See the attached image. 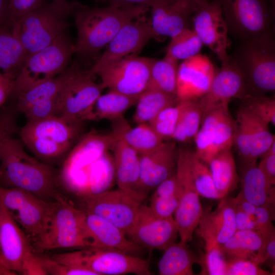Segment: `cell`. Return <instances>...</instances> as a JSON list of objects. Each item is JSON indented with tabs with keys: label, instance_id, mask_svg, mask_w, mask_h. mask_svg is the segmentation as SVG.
<instances>
[{
	"label": "cell",
	"instance_id": "obj_18",
	"mask_svg": "<svg viewBox=\"0 0 275 275\" xmlns=\"http://www.w3.org/2000/svg\"><path fill=\"white\" fill-rule=\"evenodd\" d=\"M153 38L157 37L145 17L128 22L107 44L100 59L87 70L88 73L93 77L108 65L139 52Z\"/></svg>",
	"mask_w": 275,
	"mask_h": 275
},
{
	"label": "cell",
	"instance_id": "obj_54",
	"mask_svg": "<svg viewBox=\"0 0 275 275\" xmlns=\"http://www.w3.org/2000/svg\"><path fill=\"white\" fill-rule=\"evenodd\" d=\"M43 3V0H10L9 22L11 27Z\"/></svg>",
	"mask_w": 275,
	"mask_h": 275
},
{
	"label": "cell",
	"instance_id": "obj_48",
	"mask_svg": "<svg viewBox=\"0 0 275 275\" xmlns=\"http://www.w3.org/2000/svg\"><path fill=\"white\" fill-rule=\"evenodd\" d=\"M243 105L267 124L275 125V98L265 95H248Z\"/></svg>",
	"mask_w": 275,
	"mask_h": 275
},
{
	"label": "cell",
	"instance_id": "obj_22",
	"mask_svg": "<svg viewBox=\"0 0 275 275\" xmlns=\"http://www.w3.org/2000/svg\"><path fill=\"white\" fill-rule=\"evenodd\" d=\"M205 243V250L220 247L236 231L232 198L220 199L214 210H203L195 231Z\"/></svg>",
	"mask_w": 275,
	"mask_h": 275
},
{
	"label": "cell",
	"instance_id": "obj_50",
	"mask_svg": "<svg viewBox=\"0 0 275 275\" xmlns=\"http://www.w3.org/2000/svg\"><path fill=\"white\" fill-rule=\"evenodd\" d=\"M17 112L13 104L3 107L0 110V162L4 145L18 131L16 121Z\"/></svg>",
	"mask_w": 275,
	"mask_h": 275
},
{
	"label": "cell",
	"instance_id": "obj_4",
	"mask_svg": "<svg viewBox=\"0 0 275 275\" xmlns=\"http://www.w3.org/2000/svg\"><path fill=\"white\" fill-rule=\"evenodd\" d=\"M229 57L241 72L249 95L274 92V37L241 41Z\"/></svg>",
	"mask_w": 275,
	"mask_h": 275
},
{
	"label": "cell",
	"instance_id": "obj_8",
	"mask_svg": "<svg viewBox=\"0 0 275 275\" xmlns=\"http://www.w3.org/2000/svg\"><path fill=\"white\" fill-rule=\"evenodd\" d=\"M49 257L60 263L90 270L96 275L153 274L149 260L115 250L89 247L53 254Z\"/></svg>",
	"mask_w": 275,
	"mask_h": 275
},
{
	"label": "cell",
	"instance_id": "obj_27",
	"mask_svg": "<svg viewBox=\"0 0 275 275\" xmlns=\"http://www.w3.org/2000/svg\"><path fill=\"white\" fill-rule=\"evenodd\" d=\"M113 149L116 182L118 188L146 198L139 191L140 176L139 154L119 138Z\"/></svg>",
	"mask_w": 275,
	"mask_h": 275
},
{
	"label": "cell",
	"instance_id": "obj_19",
	"mask_svg": "<svg viewBox=\"0 0 275 275\" xmlns=\"http://www.w3.org/2000/svg\"><path fill=\"white\" fill-rule=\"evenodd\" d=\"M178 234V228L173 216L158 217L149 206L142 204L127 236L142 248L164 251L175 242Z\"/></svg>",
	"mask_w": 275,
	"mask_h": 275
},
{
	"label": "cell",
	"instance_id": "obj_64",
	"mask_svg": "<svg viewBox=\"0 0 275 275\" xmlns=\"http://www.w3.org/2000/svg\"><path fill=\"white\" fill-rule=\"evenodd\" d=\"M95 2L98 3V2H104L105 0H94Z\"/></svg>",
	"mask_w": 275,
	"mask_h": 275
},
{
	"label": "cell",
	"instance_id": "obj_20",
	"mask_svg": "<svg viewBox=\"0 0 275 275\" xmlns=\"http://www.w3.org/2000/svg\"><path fill=\"white\" fill-rule=\"evenodd\" d=\"M248 95L249 93L243 77L229 57L215 71L207 92L198 100L203 115L216 107H229L232 99H242Z\"/></svg>",
	"mask_w": 275,
	"mask_h": 275
},
{
	"label": "cell",
	"instance_id": "obj_55",
	"mask_svg": "<svg viewBox=\"0 0 275 275\" xmlns=\"http://www.w3.org/2000/svg\"><path fill=\"white\" fill-rule=\"evenodd\" d=\"M261 157V161L258 167L265 176L268 184L274 187L275 141Z\"/></svg>",
	"mask_w": 275,
	"mask_h": 275
},
{
	"label": "cell",
	"instance_id": "obj_30",
	"mask_svg": "<svg viewBox=\"0 0 275 275\" xmlns=\"http://www.w3.org/2000/svg\"><path fill=\"white\" fill-rule=\"evenodd\" d=\"M111 121L112 131L139 154L153 150L163 141L149 123L139 124L132 128L123 116Z\"/></svg>",
	"mask_w": 275,
	"mask_h": 275
},
{
	"label": "cell",
	"instance_id": "obj_40",
	"mask_svg": "<svg viewBox=\"0 0 275 275\" xmlns=\"http://www.w3.org/2000/svg\"><path fill=\"white\" fill-rule=\"evenodd\" d=\"M251 136L250 163L257 162L275 141L274 135L271 134L268 124L263 121L245 106L242 105Z\"/></svg>",
	"mask_w": 275,
	"mask_h": 275
},
{
	"label": "cell",
	"instance_id": "obj_37",
	"mask_svg": "<svg viewBox=\"0 0 275 275\" xmlns=\"http://www.w3.org/2000/svg\"><path fill=\"white\" fill-rule=\"evenodd\" d=\"M179 101L175 96L147 89L139 96L133 121L137 124L149 123L163 109Z\"/></svg>",
	"mask_w": 275,
	"mask_h": 275
},
{
	"label": "cell",
	"instance_id": "obj_3",
	"mask_svg": "<svg viewBox=\"0 0 275 275\" xmlns=\"http://www.w3.org/2000/svg\"><path fill=\"white\" fill-rule=\"evenodd\" d=\"M35 250L91 247L85 211L76 208L58 193L49 201L39 235L32 242Z\"/></svg>",
	"mask_w": 275,
	"mask_h": 275
},
{
	"label": "cell",
	"instance_id": "obj_58",
	"mask_svg": "<svg viewBox=\"0 0 275 275\" xmlns=\"http://www.w3.org/2000/svg\"><path fill=\"white\" fill-rule=\"evenodd\" d=\"M172 0H109V5L116 8L142 6L153 8Z\"/></svg>",
	"mask_w": 275,
	"mask_h": 275
},
{
	"label": "cell",
	"instance_id": "obj_14",
	"mask_svg": "<svg viewBox=\"0 0 275 275\" xmlns=\"http://www.w3.org/2000/svg\"><path fill=\"white\" fill-rule=\"evenodd\" d=\"M141 195L118 188L85 201L86 212L111 222L127 235L132 228L142 202Z\"/></svg>",
	"mask_w": 275,
	"mask_h": 275
},
{
	"label": "cell",
	"instance_id": "obj_12",
	"mask_svg": "<svg viewBox=\"0 0 275 275\" xmlns=\"http://www.w3.org/2000/svg\"><path fill=\"white\" fill-rule=\"evenodd\" d=\"M201 127L194 139L195 152L207 163L218 152L231 149L234 144L235 120L229 107L215 108L202 115Z\"/></svg>",
	"mask_w": 275,
	"mask_h": 275
},
{
	"label": "cell",
	"instance_id": "obj_2",
	"mask_svg": "<svg viewBox=\"0 0 275 275\" xmlns=\"http://www.w3.org/2000/svg\"><path fill=\"white\" fill-rule=\"evenodd\" d=\"M149 8L142 6L90 8L81 5L74 13L77 32L74 53L87 57L97 52L107 46L126 23L145 17Z\"/></svg>",
	"mask_w": 275,
	"mask_h": 275
},
{
	"label": "cell",
	"instance_id": "obj_42",
	"mask_svg": "<svg viewBox=\"0 0 275 275\" xmlns=\"http://www.w3.org/2000/svg\"><path fill=\"white\" fill-rule=\"evenodd\" d=\"M203 45L194 30L187 28L171 38L165 57L184 61L200 53Z\"/></svg>",
	"mask_w": 275,
	"mask_h": 275
},
{
	"label": "cell",
	"instance_id": "obj_21",
	"mask_svg": "<svg viewBox=\"0 0 275 275\" xmlns=\"http://www.w3.org/2000/svg\"><path fill=\"white\" fill-rule=\"evenodd\" d=\"M178 155L174 141H163L153 150L139 154L140 193L145 197L148 192L174 173Z\"/></svg>",
	"mask_w": 275,
	"mask_h": 275
},
{
	"label": "cell",
	"instance_id": "obj_63",
	"mask_svg": "<svg viewBox=\"0 0 275 275\" xmlns=\"http://www.w3.org/2000/svg\"><path fill=\"white\" fill-rule=\"evenodd\" d=\"M5 77V75L4 74H1L0 73V82L2 81Z\"/></svg>",
	"mask_w": 275,
	"mask_h": 275
},
{
	"label": "cell",
	"instance_id": "obj_1",
	"mask_svg": "<svg viewBox=\"0 0 275 275\" xmlns=\"http://www.w3.org/2000/svg\"><path fill=\"white\" fill-rule=\"evenodd\" d=\"M55 170L29 155L21 140L12 138L3 147L0 162V186L19 188L47 201L59 193Z\"/></svg>",
	"mask_w": 275,
	"mask_h": 275
},
{
	"label": "cell",
	"instance_id": "obj_49",
	"mask_svg": "<svg viewBox=\"0 0 275 275\" xmlns=\"http://www.w3.org/2000/svg\"><path fill=\"white\" fill-rule=\"evenodd\" d=\"M201 268L200 274L226 275L227 260L219 247L205 250L198 257Z\"/></svg>",
	"mask_w": 275,
	"mask_h": 275
},
{
	"label": "cell",
	"instance_id": "obj_10",
	"mask_svg": "<svg viewBox=\"0 0 275 275\" xmlns=\"http://www.w3.org/2000/svg\"><path fill=\"white\" fill-rule=\"evenodd\" d=\"M73 53L74 44L64 32L46 47L27 56L11 93L60 75L68 68Z\"/></svg>",
	"mask_w": 275,
	"mask_h": 275
},
{
	"label": "cell",
	"instance_id": "obj_13",
	"mask_svg": "<svg viewBox=\"0 0 275 275\" xmlns=\"http://www.w3.org/2000/svg\"><path fill=\"white\" fill-rule=\"evenodd\" d=\"M154 59L132 54L100 71V83L104 89L131 96H139L147 88Z\"/></svg>",
	"mask_w": 275,
	"mask_h": 275
},
{
	"label": "cell",
	"instance_id": "obj_52",
	"mask_svg": "<svg viewBox=\"0 0 275 275\" xmlns=\"http://www.w3.org/2000/svg\"><path fill=\"white\" fill-rule=\"evenodd\" d=\"M39 260L45 274L51 275H96L93 272L79 267L58 263L49 257L39 256Z\"/></svg>",
	"mask_w": 275,
	"mask_h": 275
},
{
	"label": "cell",
	"instance_id": "obj_57",
	"mask_svg": "<svg viewBox=\"0 0 275 275\" xmlns=\"http://www.w3.org/2000/svg\"><path fill=\"white\" fill-rule=\"evenodd\" d=\"M234 206L236 230H252L261 233L258 224L252 220L246 212L236 207L234 204Z\"/></svg>",
	"mask_w": 275,
	"mask_h": 275
},
{
	"label": "cell",
	"instance_id": "obj_33",
	"mask_svg": "<svg viewBox=\"0 0 275 275\" xmlns=\"http://www.w3.org/2000/svg\"><path fill=\"white\" fill-rule=\"evenodd\" d=\"M207 165L221 198L227 197L236 187L238 180L231 149L217 153Z\"/></svg>",
	"mask_w": 275,
	"mask_h": 275
},
{
	"label": "cell",
	"instance_id": "obj_23",
	"mask_svg": "<svg viewBox=\"0 0 275 275\" xmlns=\"http://www.w3.org/2000/svg\"><path fill=\"white\" fill-rule=\"evenodd\" d=\"M214 67L205 55L199 53L178 67L176 96L179 101L198 99L208 91Z\"/></svg>",
	"mask_w": 275,
	"mask_h": 275
},
{
	"label": "cell",
	"instance_id": "obj_44",
	"mask_svg": "<svg viewBox=\"0 0 275 275\" xmlns=\"http://www.w3.org/2000/svg\"><path fill=\"white\" fill-rule=\"evenodd\" d=\"M189 100L179 101L160 112L149 124L163 140L172 139L176 125Z\"/></svg>",
	"mask_w": 275,
	"mask_h": 275
},
{
	"label": "cell",
	"instance_id": "obj_41",
	"mask_svg": "<svg viewBox=\"0 0 275 275\" xmlns=\"http://www.w3.org/2000/svg\"><path fill=\"white\" fill-rule=\"evenodd\" d=\"M185 148L191 177L199 196L220 200L208 165L197 156L195 150Z\"/></svg>",
	"mask_w": 275,
	"mask_h": 275
},
{
	"label": "cell",
	"instance_id": "obj_35",
	"mask_svg": "<svg viewBox=\"0 0 275 275\" xmlns=\"http://www.w3.org/2000/svg\"><path fill=\"white\" fill-rule=\"evenodd\" d=\"M27 56L23 46L12 34L11 26L0 28V69L3 74L15 79Z\"/></svg>",
	"mask_w": 275,
	"mask_h": 275
},
{
	"label": "cell",
	"instance_id": "obj_17",
	"mask_svg": "<svg viewBox=\"0 0 275 275\" xmlns=\"http://www.w3.org/2000/svg\"><path fill=\"white\" fill-rule=\"evenodd\" d=\"M191 22L193 29L203 44L209 48L222 63L229 60L228 31L219 3L198 0Z\"/></svg>",
	"mask_w": 275,
	"mask_h": 275
},
{
	"label": "cell",
	"instance_id": "obj_5",
	"mask_svg": "<svg viewBox=\"0 0 275 275\" xmlns=\"http://www.w3.org/2000/svg\"><path fill=\"white\" fill-rule=\"evenodd\" d=\"M228 33L241 41L274 37V0H216Z\"/></svg>",
	"mask_w": 275,
	"mask_h": 275
},
{
	"label": "cell",
	"instance_id": "obj_53",
	"mask_svg": "<svg viewBox=\"0 0 275 275\" xmlns=\"http://www.w3.org/2000/svg\"><path fill=\"white\" fill-rule=\"evenodd\" d=\"M271 272L261 268L249 259L227 260L226 275H270Z\"/></svg>",
	"mask_w": 275,
	"mask_h": 275
},
{
	"label": "cell",
	"instance_id": "obj_29",
	"mask_svg": "<svg viewBox=\"0 0 275 275\" xmlns=\"http://www.w3.org/2000/svg\"><path fill=\"white\" fill-rule=\"evenodd\" d=\"M267 237L256 231L236 230L219 248L227 260L249 259L260 265L262 264V252Z\"/></svg>",
	"mask_w": 275,
	"mask_h": 275
},
{
	"label": "cell",
	"instance_id": "obj_45",
	"mask_svg": "<svg viewBox=\"0 0 275 275\" xmlns=\"http://www.w3.org/2000/svg\"><path fill=\"white\" fill-rule=\"evenodd\" d=\"M234 205L246 212L259 225L261 234L267 237L275 231L272 221L274 219V209L257 206L245 200L239 193L232 198Z\"/></svg>",
	"mask_w": 275,
	"mask_h": 275
},
{
	"label": "cell",
	"instance_id": "obj_62",
	"mask_svg": "<svg viewBox=\"0 0 275 275\" xmlns=\"http://www.w3.org/2000/svg\"><path fill=\"white\" fill-rule=\"evenodd\" d=\"M0 274H12V273L7 270L1 264L0 261Z\"/></svg>",
	"mask_w": 275,
	"mask_h": 275
},
{
	"label": "cell",
	"instance_id": "obj_38",
	"mask_svg": "<svg viewBox=\"0 0 275 275\" xmlns=\"http://www.w3.org/2000/svg\"><path fill=\"white\" fill-rule=\"evenodd\" d=\"M116 182L113 156L107 151L92 165L88 177L86 200L110 190Z\"/></svg>",
	"mask_w": 275,
	"mask_h": 275
},
{
	"label": "cell",
	"instance_id": "obj_24",
	"mask_svg": "<svg viewBox=\"0 0 275 275\" xmlns=\"http://www.w3.org/2000/svg\"><path fill=\"white\" fill-rule=\"evenodd\" d=\"M197 1L172 0L151 8L150 24L156 37L172 38L190 28Z\"/></svg>",
	"mask_w": 275,
	"mask_h": 275
},
{
	"label": "cell",
	"instance_id": "obj_39",
	"mask_svg": "<svg viewBox=\"0 0 275 275\" xmlns=\"http://www.w3.org/2000/svg\"><path fill=\"white\" fill-rule=\"evenodd\" d=\"M178 62L166 57L161 60L154 59L147 89H154L176 96Z\"/></svg>",
	"mask_w": 275,
	"mask_h": 275
},
{
	"label": "cell",
	"instance_id": "obj_6",
	"mask_svg": "<svg viewBox=\"0 0 275 275\" xmlns=\"http://www.w3.org/2000/svg\"><path fill=\"white\" fill-rule=\"evenodd\" d=\"M119 138L114 132L101 133L91 131L84 135L67 156L60 178L70 192L86 198L88 177L93 163L113 149Z\"/></svg>",
	"mask_w": 275,
	"mask_h": 275
},
{
	"label": "cell",
	"instance_id": "obj_36",
	"mask_svg": "<svg viewBox=\"0 0 275 275\" xmlns=\"http://www.w3.org/2000/svg\"><path fill=\"white\" fill-rule=\"evenodd\" d=\"M151 197L149 207L160 217L173 216L179 204L180 190L175 172L155 188Z\"/></svg>",
	"mask_w": 275,
	"mask_h": 275
},
{
	"label": "cell",
	"instance_id": "obj_15",
	"mask_svg": "<svg viewBox=\"0 0 275 275\" xmlns=\"http://www.w3.org/2000/svg\"><path fill=\"white\" fill-rule=\"evenodd\" d=\"M175 173L180 195L174 218L180 240L187 243L193 239L203 209L191 177L185 148H178Z\"/></svg>",
	"mask_w": 275,
	"mask_h": 275
},
{
	"label": "cell",
	"instance_id": "obj_31",
	"mask_svg": "<svg viewBox=\"0 0 275 275\" xmlns=\"http://www.w3.org/2000/svg\"><path fill=\"white\" fill-rule=\"evenodd\" d=\"M139 96H131L114 91L101 94L86 113L84 120L111 121L123 116L124 113L136 104Z\"/></svg>",
	"mask_w": 275,
	"mask_h": 275
},
{
	"label": "cell",
	"instance_id": "obj_46",
	"mask_svg": "<svg viewBox=\"0 0 275 275\" xmlns=\"http://www.w3.org/2000/svg\"><path fill=\"white\" fill-rule=\"evenodd\" d=\"M20 140L36 156L43 160L60 158L71 146V144L59 143L41 138H24Z\"/></svg>",
	"mask_w": 275,
	"mask_h": 275
},
{
	"label": "cell",
	"instance_id": "obj_51",
	"mask_svg": "<svg viewBox=\"0 0 275 275\" xmlns=\"http://www.w3.org/2000/svg\"><path fill=\"white\" fill-rule=\"evenodd\" d=\"M21 112L25 115L28 121L58 116V96L56 97L35 102L25 107Z\"/></svg>",
	"mask_w": 275,
	"mask_h": 275
},
{
	"label": "cell",
	"instance_id": "obj_26",
	"mask_svg": "<svg viewBox=\"0 0 275 275\" xmlns=\"http://www.w3.org/2000/svg\"><path fill=\"white\" fill-rule=\"evenodd\" d=\"M84 122H70L58 116L29 121L19 130L20 139L41 138L72 145L80 133Z\"/></svg>",
	"mask_w": 275,
	"mask_h": 275
},
{
	"label": "cell",
	"instance_id": "obj_34",
	"mask_svg": "<svg viewBox=\"0 0 275 275\" xmlns=\"http://www.w3.org/2000/svg\"><path fill=\"white\" fill-rule=\"evenodd\" d=\"M198 257L188 248L187 243L180 240L174 242L165 250L158 264L160 275H193L194 264Z\"/></svg>",
	"mask_w": 275,
	"mask_h": 275
},
{
	"label": "cell",
	"instance_id": "obj_16",
	"mask_svg": "<svg viewBox=\"0 0 275 275\" xmlns=\"http://www.w3.org/2000/svg\"><path fill=\"white\" fill-rule=\"evenodd\" d=\"M0 202L34 241L41 233L49 201L21 188L0 186Z\"/></svg>",
	"mask_w": 275,
	"mask_h": 275
},
{
	"label": "cell",
	"instance_id": "obj_56",
	"mask_svg": "<svg viewBox=\"0 0 275 275\" xmlns=\"http://www.w3.org/2000/svg\"><path fill=\"white\" fill-rule=\"evenodd\" d=\"M262 264L268 266L272 274L275 273V231L266 239L262 252Z\"/></svg>",
	"mask_w": 275,
	"mask_h": 275
},
{
	"label": "cell",
	"instance_id": "obj_25",
	"mask_svg": "<svg viewBox=\"0 0 275 275\" xmlns=\"http://www.w3.org/2000/svg\"><path fill=\"white\" fill-rule=\"evenodd\" d=\"M85 212L92 248L118 250L135 256L142 252V248L127 239L117 226L96 214Z\"/></svg>",
	"mask_w": 275,
	"mask_h": 275
},
{
	"label": "cell",
	"instance_id": "obj_7",
	"mask_svg": "<svg viewBox=\"0 0 275 275\" xmlns=\"http://www.w3.org/2000/svg\"><path fill=\"white\" fill-rule=\"evenodd\" d=\"M74 13L53 2L43 3L13 24L11 31L29 55L46 47L64 32L69 25L68 16Z\"/></svg>",
	"mask_w": 275,
	"mask_h": 275
},
{
	"label": "cell",
	"instance_id": "obj_11",
	"mask_svg": "<svg viewBox=\"0 0 275 275\" xmlns=\"http://www.w3.org/2000/svg\"><path fill=\"white\" fill-rule=\"evenodd\" d=\"M58 95L60 116L70 122H85L84 117L103 88L93 80L77 62Z\"/></svg>",
	"mask_w": 275,
	"mask_h": 275
},
{
	"label": "cell",
	"instance_id": "obj_43",
	"mask_svg": "<svg viewBox=\"0 0 275 275\" xmlns=\"http://www.w3.org/2000/svg\"><path fill=\"white\" fill-rule=\"evenodd\" d=\"M202 117V111L198 99L189 100L179 118L171 139L183 143L194 139L200 128Z\"/></svg>",
	"mask_w": 275,
	"mask_h": 275
},
{
	"label": "cell",
	"instance_id": "obj_28",
	"mask_svg": "<svg viewBox=\"0 0 275 275\" xmlns=\"http://www.w3.org/2000/svg\"><path fill=\"white\" fill-rule=\"evenodd\" d=\"M239 194L247 201L257 206L274 209V187L270 186L257 162L243 164Z\"/></svg>",
	"mask_w": 275,
	"mask_h": 275
},
{
	"label": "cell",
	"instance_id": "obj_32",
	"mask_svg": "<svg viewBox=\"0 0 275 275\" xmlns=\"http://www.w3.org/2000/svg\"><path fill=\"white\" fill-rule=\"evenodd\" d=\"M72 65L60 75L32 86L25 89L11 93L9 98H12L18 112L29 105L38 101L46 100L58 96L60 92L69 77Z\"/></svg>",
	"mask_w": 275,
	"mask_h": 275
},
{
	"label": "cell",
	"instance_id": "obj_9",
	"mask_svg": "<svg viewBox=\"0 0 275 275\" xmlns=\"http://www.w3.org/2000/svg\"><path fill=\"white\" fill-rule=\"evenodd\" d=\"M0 261L12 274H45L30 240L1 202Z\"/></svg>",
	"mask_w": 275,
	"mask_h": 275
},
{
	"label": "cell",
	"instance_id": "obj_59",
	"mask_svg": "<svg viewBox=\"0 0 275 275\" xmlns=\"http://www.w3.org/2000/svg\"><path fill=\"white\" fill-rule=\"evenodd\" d=\"M5 75L4 79L0 82V110L9 98L15 80Z\"/></svg>",
	"mask_w": 275,
	"mask_h": 275
},
{
	"label": "cell",
	"instance_id": "obj_61",
	"mask_svg": "<svg viewBox=\"0 0 275 275\" xmlns=\"http://www.w3.org/2000/svg\"><path fill=\"white\" fill-rule=\"evenodd\" d=\"M52 2L64 8L74 12V13L77 9L81 5L79 3H70L67 2L66 0H52Z\"/></svg>",
	"mask_w": 275,
	"mask_h": 275
},
{
	"label": "cell",
	"instance_id": "obj_60",
	"mask_svg": "<svg viewBox=\"0 0 275 275\" xmlns=\"http://www.w3.org/2000/svg\"><path fill=\"white\" fill-rule=\"evenodd\" d=\"M10 0H0V28L10 26Z\"/></svg>",
	"mask_w": 275,
	"mask_h": 275
},
{
	"label": "cell",
	"instance_id": "obj_47",
	"mask_svg": "<svg viewBox=\"0 0 275 275\" xmlns=\"http://www.w3.org/2000/svg\"><path fill=\"white\" fill-rule=\"evenodd\" d=\"M243 164L250 163L251 136L242 106L237 112L235 120L234 144Z\"/></svg>",
	"mask_w": 275,
	"mask_h": 275
}]
</instances>
